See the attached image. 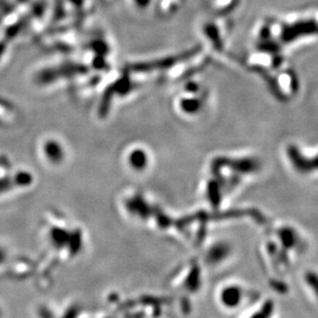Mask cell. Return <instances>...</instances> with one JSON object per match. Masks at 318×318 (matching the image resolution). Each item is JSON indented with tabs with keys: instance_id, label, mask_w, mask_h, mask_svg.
Instances as JSON below:
<instances>
[{
	"instance_id": "obj_1",
	"label": "cell",
	"mask_w": 318,
	"mask_h": 318,
	"mask_svg": "<svg viewBox=\"0 0 318 318\" xmlns=\"http://www.w3.org/2000/svg\"><path fill=\"white\" fill-rule=\"evenodd\" d=\"M219 303L228 310L240 309L247 297V289L239 283H229L221 287L219 291Z\"/></svg>"
},
{
	"instance_id": "obj_2",
	"label": "cell",
	"mask_w": 318,
	"mask_h": 318,
	"mask_svg": "<svg viewBox=\"0 0 318 318\" xmlns=\"http://www.w3.org/2000/svg\"><path fill=\"white\" fill-rule=\"evenodd\" d=\"M278 233H280V235H279V240H281V241H288V234H287V231H286V230H285V231H282V229H281L280 232H278ZM294 237H295L294 232H291V234H290V240H292ZM284 245L287 246V247H290V249H289L290 251H291V248H293V249H292L293 252H297L296 249H295V248H297V246H296L295 244L290 243V242H287V243H285Z\"/></svg>"
},
{
	"instance_id": "obj_3",
	"label": "cell",
	"mask_w": 318,
	"mask_h": 318,
	"mask_svg": "<svg viewBox=\"0 0 318 318\" xmlns=\"http://www.w3.org/2000/svg\"><path fill=\"white\" fill-rule=\"evenodd\" d=\"M9 105L6 104L4 101L0 100V120H2L3 118H5L4 116H7L8 115V112H9Z\"/></svg>"
},
{
	"instance_id": "obj_4",
	"label": "cell",
	"mask_w": 318,
	"mask_h": 318,
	"mask_svg": "<svg viewBox=\"0 0 318 318\" xmlns=\"http://www.w3.org/2000/svg\"><path fill=\"white\" fill-rule=\"evenodd\" d=\"M137 3H138L139 5H142V6H143V5H147L149 2H148V0H137Z\"/></svg>"
}]
</instances>
